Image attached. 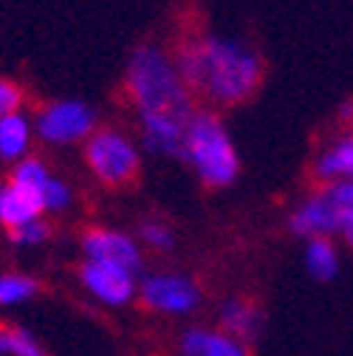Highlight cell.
Returning <instances> with one entry per match:
<instances>
[{"instance_id":"cell-13","label":"cell","mask_w":353,"mask_h":356,"mask_svg":"<svg viewBox=\"0 0 353 356\" xmlns=\"http://www.w3.org/2000/svg\"><path fill=\"white\" fill-rule=\"evenodd\" d=\"M37 142L34 136V122L31 113H9L0 116V161L17 164L31 153V145Z\"/></svg>"},{"instance_id":"cell-10","label":"cell","mask_w":353,"mask_h":356,"mask_svg":"<svg viewBox=\"0 0 353 356\" xmlns=\"http://www.w3.org/2000/svg\"><path fill=\"white\" fill-rule=\"evenodd\" d=\"M263 325H266V314H263V308L249 297H229L217 308V328L240 339L243 345L254 342L260 337Z\"/></svg>"},{"instance_id":"cell-4","label":"cell","mask_w":353,"mask_h":356,"mask_svg":"<svg viewBox=\"0 0 353 356\" xmlns=\"http://www.w3.org/2000/svg\"><path fill=\"white\" fill-rule=\"evenodd\" d=\"M142 145L113 124H99L82 145V159L91 175L108 190L133 184L142 172Z\"/></svg>"},{"instance_id":"cell-23","label":"cell","mask_w":353,"mask_h":356,"mask_svg":"<svg viewBox=\"0 0 353 356\" xmlns=\"http://www.w3.org/2000/svg\"><path fill=\"white\" fill-rule=\"evenodd\" d=\"M342 243H347L353 249V209H342V220H339V232Z\"/></svg>"},{"instance_id":"cell-1","label":"cell","mask_w":353,"mask_h":356,"mask_svg":"<svg viewBox=\"0 0 353 356\" xmlns=\"http://www.w3.org/2000/svg\"><path fill=\"white\" fill-rule=\"evenodd\" d=\"M122 94L136 116L142 150L161 159H181L187 122L201 105L181 79L172 49L161 42H142L130 51Z\"/></svg>"},{"instance_id":"cell-24","label":"cell","mask_w":353,"mask_h":356,"mask_svg":"<svg viewBox=\"0 0 353 356\" xmlns=\"http://www.w3.org/2000/svg\"><path fill=\"white\" fill-rule=\"evenodd\" d=\"M0 229H3V224H0Z\"/></svg>"},{"instance_id":"cell-20","label":"cell","mask_w":353,"mask_h":356,"mask_svg":"<svg viewBox=\"0 0 353 356\" xmlns=\"http://www.w3.org/2000/svg\"><path fill=\"white\" fill-rule=\"evenodd\" d=\"M20 111H26V88L12 76H0V116Z\"/></svg>"},{"instance_id":"cell-22","label":"cell","mask_w":353,"mask_h":356,"mask_svg":"<svg viewBox=\"0 0 353 356\" xmlns=\"http://www.w3.org/2000/svg\"><path fill=\"white\" fill-rule=\"evenodd\" d=\"M328 190V195L342 207V209H353V178H342L334 184H322Z\"/></svg>"},{"instance_id":"cell-11","label":"cell","mask_w":353,"mask_h":356,"mask_svg":"<svg viewBox=\"0 0 353 356\" xmlns=\"http://www.w3.org/2000/svg\"><path fill=\"white\" fill-rule=\"evenodd\" d=\"M179 353L181 356H249V345L240 339L229 337L220 328H187L179 339Z\"/></svg>"},{"instance_id":"cell-9","label":"cell","mask_w":353,"mask_h":356,"mask_svg":"<svg viewBox=\"0 0 353 356\" xmlns=\"http://www.w3.org/2000/svg\"><path fill=\"white\" fill-rule=\"evenodd\" d=\"M339 220H342V207L328 195L325 187H320L294 207V212L288 215V229L302 241L334 238L339 232Z\"/></svg>"},{"instance_id":"cell-16","label":"cell","mask_w":353,"mask_h":356,"mask_svg":"<svg viewBox=\"0 0 353 356\" xmlns=\"http://www.w3.org/2000/svg\"><path fill=\"white\" fill-rule=\"evenodd\" d=\"M0 356H49V350L26 328L0 323Z\"/></svg>"},{"instance_id":"cell-21","label":"cell","mask_w":353,"mask_h":356,"mask_svg":"<svg viewBox=\"0 0 353 356\" xmlns=\"http://www.w3.org/2000/svg\"><path fill=\"white\" fill-rule=\"evenodd\" d=\"M74 204V190L63 181V178L51 175V181L46 187V193H42V207H46V215L49 212H63Z\"/></svg>"},{"instance_id":"cell-7","label":"cell","mask_w":353,"mask_h":356,"mask_svg":"<svg viewBox=\"0 0 353 356\" xmlns=\"http://www.w3.org/2000/svg\"><path fill=\"white\" fill-rule=\"evenodd\" d=\"M79 249H82V260L119 266V269L136 272V275L142 272V263H145L142 243L133 235H127L122 229H110V227H88L79 235Z\"/></svg>"},{"instance_id":"cell-12","label":"cell","mask_w":353,"mask_h":356,"mask_svg":"<svg viewBox=\"0 0 353 356\" xmlns=\"http://www.w3.org/2000/svg\"><path fill=\"white\" fill-rule=\"evenodd\" d=\"M42 215H46V207H42L40 195H34L31 190H26L15 181L0 184V224H3V229L23 227L28 220L42 218Z\"/></svg>"},{"instance_id":"cell-14","label":"cell","mask_w":353,"mask_h":356,"mask_svg":"<svg viewBox=\"0 0 353 356\" xmlns=\"http://www.w3.org/2000/svg\"><path fill=\"white\" fill-rule=\"evenodd\" d=\"M314 178L322 184H334L342 178H353V130L336 136L314 161Z\"/></svg>"},{"instance_id":"cell-18","label":"cell","mask_w":353,"mask_h":356,"mask_svg":"<svg viewBox=\"0 0 353 356\" xmlns=\"http://www.w3.org/2000/svg\"><path fill=\"white\" fill-rule=\"evenodd\" d=\"M136 241L142 243V249H153V252H170L175 246V232L170 229L167 220L158 218H147L139 227Z\"/></svg>"},{"instance_id":"cell-17","label":"cell","mask_w":353,"mask_h":356,"mask_svg":"<svg viewBox=\"0 0 353 356\" xmlns=\"http://www.w3.org/2000/svg\"><path fill=\"white\" fill-rule=\"evenodd\" d=\"M40 294V283L31 275L3 272L0 275V308H15Z\"/></svg>"},{"instance_id":"cell-2","label":"cell","mask_w":353,"mask_h":356,"mask_svg":"<svg viewBox=\"0 0 353 356\" xmlns=\"http://www.w3.org/2000/svg\"><path fill=\"white\" fill-rule=\"evenodd\" d=\"M175 65L204 108H238L263 82V60L249 42L215 31H184L172 46Z\"/></svg>"},{"instance_id":"cell-15","label":"cell","mask_w":353,"mask_h":356,"mask_svg":"<svg viewBox=\"0 0 353 356\" xmlns=\"http://www.w3.org/2000/svg\"><path fill=\"white\" fill-rule=\"evenodd\" d=\"M302 263L305 272L320 283H328L339 275V249L334 243V238H311L305 241L302 249Z\"/></svg>"},{"instance_id":"cell-6","label":"cell","mask_w":353,"mask_h":356,"mask_svg":"<svg viewBox=\"0 0 353 356\" xmlns=\"http://www.w3.org/2000/svg\"><path fill=\"white\" fill-rule=\"evenodd\" d=\"M136 300L153 311V314L164 317H187L201 305L204 294L201 286L187 277V275H175V272H153L139 280V294Z\"/></svg>"},{"instance_id":"cell-19","label":"cell","mask_w":353,"mask_h":356,"mask_svg":"<svg viewBox=\"0 0 353 356\" xmlns=\"http://www.w3.org/2000/svg\"><path fill=\"white\" fill-rule=\"evenodd\" d=\"M6 235H9V241H12L15 246H23V249L42 246V243H49V238H51V220L42 215V218L28 220V224H23V227L6 229Z\"/></svg>"},{"instance_id":"cell-3","label":"cell","mask_w":353,"mask_h":356,"mask_svg":"<svg viewBox=\"0 0 353 356\" xmlns=\"http://www.w3.org/2000/svg\"><path fill=\"white\" fill-rule=\"evenodd\" d=\"M181 159L209 190H227L240 175V156L235 139L227 122L212 108H198L187 122Z\"/></svg>"},{"instance_id":"cell-5","label":"cell","mask_w":353,"mask_h":356,"mask_svg":"<svg viewBox=\"0 0 353 356\" xmlns=\"http://www.w3.org/2000/svg\"><path fill=\"white\" fill-rule=\"evenodd\" d=\"M34 136L42 145L51 147H71L85 145V139L99 127L97 108L88 105L85 99H51L42 102L34 113Z\"/></svg>"},{"instance_id":"cell-8","label":"cell","mask_w":353,"mask_h":356,"mask_svg":"<svg viewBox=\"0 0 353 356\" xmlns=\"http://www.w3.org/2000/svg\"><path fill=\"white\" fill-rule=\"evenodd\" d=\"M79 286L97 302H102L108 308H124L139 294V275L119 269V266L82 260L79 263Z\"/></svg>"}]
</instances>
